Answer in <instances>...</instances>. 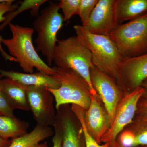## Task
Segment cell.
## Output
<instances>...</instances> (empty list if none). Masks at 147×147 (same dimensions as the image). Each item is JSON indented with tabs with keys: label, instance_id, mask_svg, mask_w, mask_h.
Here are the masks:
<instances>
[{
	"label": "cell",
	"instance_id": "44dd1931",
	"mask_svg": "<svg viewBox=\"0 0 147 147\" xmlns=\"http://www.w3.org/2000/svg\"><path fill=\"white\" fill-rule=\"evenodd\" d=\"M81 0H61L58 7L63 13L64 21L71 19L74 15L79 14Z\"/></svg>",
	"mask_w": 147,
	"mask_h": 147
},
{
	"label": "cell",
	"instance_id": "5bb4252c",
	"mask_svg": "<svg viewBox=\"0 0 147 147\" xmlns=\"http://www.w3.org/2000/svg\"><path fill=\"white\" fill-rule=\"evenodd\" d=\"M27 86L6 78L1 82V90L8 98L14 109L30 110L27 98Z\"/></svg>",
	"mask_w": 147,
	"mask_h": 147
},
{
	"label": "cell",
	"instance_id": "8fae6325",
	"mask_svg": "<svg viewBox=\"0 0 147 147\" xmlns=\"http://www.w3.org/2000/svg\"><path fill=\"white\" fill-rule=\"evenodd\" d=\"M147 79V53L123 58L119 65L118 81L126 88L133 90L141 87Z\"/></svg>",
	"mask_w": 147,
	"mask_h": 147
},
{
	"label": "cell",
	"instance_id": "e0dca14e",
	"mask_svg": "<svg viewBox=\"0 0 147 147\" xmlns=\"http://www.w3.org/2000/svg\"><path fill=\"white\" fill-rule=\"evenodd\" d=\"M147 13V0H116V15L118 25Z\"/></svg>",
	"mask_w": 147,
	"mask_h": 147
},
{
	"label": "cell",
	"instance_id": "3957f363",
	"mask_svg": "<svg viewBox=\"0 0 147 147\" xmlns=\"http://www.w3.org/2000/svg\"><path fill=\"white\" fill-rule=\"evenodd\" d=\"M53 62L57 67L76 72L87 82L92 95L98 97L92 84L90 69L94 66L90 51L72 36L58 40L54 50Z\"/></svg>",
	"mask_w": 147,
	"mask_h": 147
},
{
	"label": "cell",
	"instance_id": "7a4b0ae2",
	"mask_svg": "<svg viewBox=\"0 0 147 147\" xmlns=\"http://www.w3.org/2000/svg\"><path fill=\"white\" fill-rule=\"evenodd\" d=\"M73 28L79 41L90 51L94 66L117 80L119 65L123 58L109 36L94 34L82 25Z\"/></svg>",
	"mask_w": 147,
	"mask_h": 147
},
{
	"label": "cell",
	"instance_id": "2e32d148",
	"mask_svg": "<svg viewBox=\"0 0 147 147\" xmlns=\"http://www.w3.org/2000/svg\"><path fill=\"white\" fill-rule=\"evenodd\" d=\"M56 118L60 124L61 129L62 147H86L85 139L83 141L82 139V127L78 130L70 116L67 115L62 116L57 111Z\"/></svg>",
	"mask_w": 147,
	"mask_h": 147
},
{
	"label": "cell",
	"instance_id": "f1b7e54d",
	"mask_svg": "<svg viewBox=\"0 0 147 147\" xmlns=\"http://www.w3.org/2000/svg\"><path fill=\"white\" fill-rule=\"evenodd\" d=\"M142 86L144 88L145 90L143 96L144 95L147 98V79L144 82L143 84H142Z\"/></svg>",
	"mask_w": 147,
	"mask_h": 147
},
{
	"label": "cell",
	"instance_id": "ffe728a7",
	"mask_svg": "<svg viewBox=\"0 0 147 147\" xmlns=\"http://www.w3.org/2000/svg\"><path fill=\"white\" fill-rule=\"evenodd\" d=\"M71 110L78 119L81 125V127L84 134L86 147H108L109 143H105L103 144L100 145L94 138L92 137L88 131L84 120L85 110L77 105H71Z\"/></svg>",
	"mask_w": 147,
	"mask_h": 147
},
{
	"label": "cell",
	"instance_id": "277c9868",
	"mask_svg": "<svg viewBox=\"0 0 147 147\" xmlns=\"http://www.w3.org/2000/svg\"><path fill=\"white\" fill-rule=\"evenodd\" d=\"M53 75L61 86L57 89H47L55 98V108L58 110L62 105L71 104L87 110L88 109L92 95L87 82L78 74L70 69L54 67Z\"/></svg>",
	"mask_w": 147,
	"mask_h": 147
},
{
	"label": "cell",
	"instance_id": "ba28073f",
	"mask_svg": "<svg viewBox=\"0 0 147 147\" xmlns=\"http://www.w3.org/2000/svg\"><path fill=\"white\" fill-rule=\"evenodd\" d=\"M26 95L30 110L36 124L53 126L57 114L52 94L44 87L29 86H27Z\"/></svg>",
	"mask_w": 147,
	"mask_h": 147
},
{
	"label": "cell",
	"instance_id": "4316f807",
	"mask_svg": "<svg viewBox=\"0 0 147 147\" xmlns=\"http://www.w3.org/2000/svg\"><path fill=\"white\" fill-rule=\"evenodd\" d=\"M139 146H147V130L135 135L134 147Z\"/></svg>",
	"mask_w": 147,
	"mask_h": 147
},
{
	"label": "cell",
	"instance_id": "d6986e66",
	"mask_svg": "<svg viewBox=\"0 0 147 147\" xmlns=\"http://www.w3.org/2000/svg\"><path fill=\"white\" fill-rule=\"evenodd\" d=\"M48 1L47 0H24L20 3V5L16 10L11 11L5 16V21L0 25V32L9 25L12 20L19 13L31 9L32 16H38L40 7L43 4Z\"/></svg>",
	"mask_w": 147,
	"mask_h": 147
},
{
	"label": "cell",
	"instance_id": "30bf717a",
	"mask_svg": "<svg viewBox=\"0 0 147 147\" xmlns=\"http://www.w3.org/2000/svg\"><path fill=\"white\" fill-rule=\"evenodd\" d=\"M116 0H98L86 28L92 33L109 36L118 25L116 15Z\"/></svg>",
	"mask_w": 147,
	"mask_h": 147
},
{
	"label": "cell",
	"instance_id": "ac0fdd59",
	"mask_svg": "<svg viewBox=\"0 0 147 147\" xmlns=\"http://www.w3.org/2000/svg\"><path fill=\"white\" fill-rule=\"evenodd\" d=\"M28 123L21 121L15 116L0 115V137L9 139L22 136L27 133Z\"/></svg>",
	"mask_w": 147,
	"mask_h": 147
},
{
	"label": "cell",
	"instance_id": "1f68e13d",
	"mask_svg": "<svg viewBox=\"0 0 147 147\" xmlns=\"http://www.w3.org/2000/svg\"><path fill=\"white\" fill-rule=\"evenodd\" d=\"M4 0H0V2H2Z\"/></svg>",
	"mask_w": 147,
	"mask_h": 147
},
{
	"label": "cell",
	"instance_id": "d4e9b609",
	"mask_svg": "<svg viewBox=\"0 0 147 147\" xmlns=\"http://www.w3.org/2000/svg\"><path fill=\"white\" fill-rule=\"evenodd\" d=\"M54 135L53 138V147H62V134L60 124L57 118L54 125Z\"/></svg>",
	"mask_w": 147,
	"mask_h": 147
},
{
	"label": "cell",
	"instance_id": "5b68a950",
	"mask_svg": "<svg viewBox=\"0 0 147 147\" xmlns=\"http://www.w3.org/2000/svg\"><path fill=\"white\" fill-rule=\"evenodd\" d=\"M123 58L147 53V13L119 24L109 35Z\"/></svg>",
	"mask_w": 147,
	"mask_h": 147
},
{
	"label": "cell",
	"instance_id": "484cf974",
	"mask_svg": "<svg viewBox=\"0 0 147 147\" xmlns=\"http://www.w3.org/2000/svg\"><path fill=\"white\" fill-rule=\"evenodd\" d=\"M135 135L129 131H125L120 138L119 144L123 147H134Z\"/></svg>",
	"mask_w": 147,
	"mask_h": 147
},
{
	"label": "cell",
	"instance_id": "7402d4cb",
	"mask_svg": "<svg viewBox=\"0 0 147 147\" xmlns=\"http://www.w3.org/2000/svg\"><path fill=\"white\" fill-rule=\"evenodd\" d=\"M98 1V0H81L78 15L83 26H86L90 16Z\"/></svg>",
	"mask_w": 147,
	"mask_h": 147
},
{
	"label": "cell",
	"instance_id": "4fadbf2b",
	"mask_svg": "<svg viewBox=\"0 0 147 147\" xmlns=\"http://www.w3.org/2000/svg\"><path fill=\"white\" fill-rule=\"evenodd\" d=\"M0 74L6 78L17 81L25 86L44 87L47 89H57L61 84L53 76L38 72L24 73L14 71L0 69Z\"/></svg>",
	"mask_w": 147,
	"mask_h": 147
},
{
	"label": "cell",
	"instance_id": "9a60e30c",
	"mask_svg": "<svg viewBox=\"0 0 147 147\" xmlns=\"http://www.w3.org/2000/svg\"><path fill=\"white\" fill-rule=\"evenodd\" d=\"M54 133L50 126L36 124L30 132L11 139L8 147H48L46 143L41 142Z\"/></svg>",
	"mask_w": 147,
	"mask_h": 147
},
{
	"label": "cell",
	"instance_id": "f546056e",
	"mask_svg": "<svg viewBox=\"0 0 147 147\" xmlns=\"http://www.w3.org/2000/svg\"><path fill=\"white\" fill-rule=\"evenodd\" d=\"M108 147H123L119 143H117L115 141L112 142V143H109Z\"/></svg>",
	"mask_w": 147,
	"mask_h": 147
},
{
	"label": "cell",
	"instance_id": "cb8c5ba5",
	"mask_svg": "<svg viewBox=\"0 0 147 147\" xmlns=\"http://www.w3.org/2000/svg\"><path fill=\"white\" fill-rule=\"evenodd\" d=\"M13 0H4L0 2V23L5 21V14L7 12H10L16 10L18 7L17 3H13Z\"/></svg>",
	"mask_w": 147,
	"mask_h": 147
},
{
	"label": "cell",
	"instance_id": "7c38bea8",
	"mask_svg": "<svg viewBox=\"0 0 147 147\" xmlns=\"http://www.w3.org/2000/svg\"><path fill=\"white\" fill-rule=\"evenodd\" d=\"M98 98L92 95L90 104L85 113L84 120L90 134L100 144L102 137L110 127V123L109 117L100 105Z\"/></svg>",
	"mask_w": 147,
	"mask_h": 147
},
{
	"label": "cell",
	"instance_id": "52a82bcc",
	"mask_svg": "<svg viewBox=\"0 0 147 147\" xmlns=\"http://www.w3.org/2000/svg\"><path fill=\"white\" fill-rule=\"evenodd\" d=\"M144 92L143 87H139L126 94L119 102L113 123L102 137L101 142L110 143L115 142L119 133L131 123L137 110V103Z\"/></svg>",
	"mask_w": 147,
	"mask_h": 147
},
{
	"label": "cell",
	"instance_id": "9c48e42d",
	"mask_svg": "<svg viewBox=\"0 0 147 147\" xmlns=\"http://www.w3.org/2000/svg\"><path fill=\"white\" fill-rule=\"evenodd\" d=\"M92 84L105 106L110 125L120 100L121 92L113 78L100 71L94 66L90 69Z\"/></svg>",
	"mask_w": 147,
	"mask_h": 147
},
{
	"label": "cell",
	"instance_id": "8992f818",
	"mask_svg": "<svg viewBox=\"0 0 147 147\" xmlns=\"http://www.w3.org/2000/svg\"><path fill=\"white\" fill-rule=\"evenodd\" d=\"M59 9L58 3L50 2L33 24V28L37 33L35 40L36 50L46 58L47 65L50 67L53 62L54 50L58 40L57 34L63 25V16L59 12Z\"/></svg>",
	"mask_w": 147,
	"mask_h": 147
},
{
	"label": "cell",
	"instance_id": "603a6c76",
	"mask_svg": "<svg viewBox=\"0 0 147 147\" xmlns=\"http://www.w3.org/2000/svg\"><path fill=\"white\" fill-rule=\"evenodd\" d=\"M14 110L5 95L0 91V115L13 117Z\"/></svg>",
	"mask_w": 147,
	"mask_h": 147
},
{
	"label": "cell",
	"instance_id": "83f0119b",
	"mask_svg": "<svg viewBox=\"0 0 147 147\" xmlns=\"http://www.w3.org/2000/svg\"><path fill=\"white\" fill-rule=\"evenodd\" d=\"M11 142V140L3 139L0 137V147H8Z\"/></svg>",
	"mask_w": 147,
	"mask_h": 147
},
{
	"label": "cell",
	"instance_id": "4dcf8cb0",
	"mask_svg": "<svg viewBox=\"0 0 147 147\" xmlns=\"http://www.w3.org/2000/svg\"><path fill=\"white\" fill-rule=\"evenodd\" d=\"M3 77V76H2L1 75V74H0V91H1V82L2 79V78Z\"/></svg>",
	"mask_w": 147,
	"mask_h": 147
},
{
	"label": "cell",
	"instance_id": "6da1fadb",
	"mask_svg": "<svg viewBox=\"0 0 147 147\" xmlns=\"http://www.w3.org/2000/svg\"><path fill=\"white\" fill-rule=\"evenodd\" d=\"M9 26L12 37L5 39L0 36V42L5 45L23 71L26 73H33L35 68L38 72L53 76L55 67H50L44 62L33 44L34 29L11 23Z\"/></svg>",
	"mask_w": 147,
	"mask_h": 147
}]
</instances>
